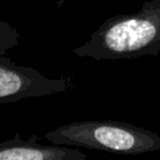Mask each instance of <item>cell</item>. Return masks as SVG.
<instances>
[{
    "mask_svg": "<svg viewBox=\"0 0 160 160\" xmlns=\"http://www.w3.org/2000/svg\"><path fill=\"white\" fill-rule=\"evenodd\" d=\"M160 52V0H146L141 8L125 15L106 19L80 46L72 50L79 58L122 60Z\"/></svg>",
    "mask_w": 160,
    "mask_h": 160,
    "instance_id": "1",
    "label": "cell"
},
{
    "mask_svg": "<svg viewBox=\"0 0 160 160\" xmlns=\"http://www.w3.org/2000/svg\"><path fill=\"white\" fill-rule=\"evenodd\" d=\"M51 144L138 155L160 150V136L145 128L119 120H80L49 130Z\"/></svg>",
    "mask_w": 160,
    "mask_h": 160,
    "instance_id": "2",
    "label": "cell"
},
{
    "mask_svg": "<svg viewBox=\"0 0 160 160\" xmlns=\"http://www.w3.org/2000/svg\"><path fill=\"white\" fill-rule=\"evenodd\" d=\"M71 89H74L71 76L50 79L34 68L18 65L0 55V104L54 95Z\"/></svg>",
    "mask_w": 160,
    "mask_h": 160,
    "instance_id": "3",
    "label": "cell"
},
{
    "mask_svg": "<svg viewBox=\"0 0 160 160\" xmlns=\"http://www.w3.org/2000/svg\"><path fill=\"white\" fill-rule=\"evenodd\" d=\"M88 155L75 146L44 145L35 136L24 139L20 132L0 142V160H85Z\"/></svg>",
    "mask_w": 160,
    "mask_h": 160,
    "instance_id": "4",
    "label": "cell"
},
{
    "mask_svg": "<svg viewBox=\"0 0 160 160\" xmlns=\"http://www.w3.org/2000/svg\"><path fill=\"white\" fill-rule=\"evenodd\" d=\"M21 41V35L16 28L5 20H0V55L18 46Z\"/></svg>",
    "mask_w": 160,
    "mask_h": 160,
    "instance_id": "5",
    "label": "cell"
},
{
    "mask_svg": "<svg viewBox=\"0 0 160 160\" xmlns=\"http://www.w3.org/2000/svg\"><path fill=\"white\" fill-rule=\"evenodd\" d=\"M69 1H70V0H56V8L60 10V9H61L66 2H69Z\"/></svg>",
    "mask_w": 160,
    "mask_h": 160,
    "instance_id": "6",
    "label": "cell"
}]
</instances>
